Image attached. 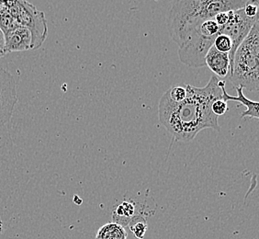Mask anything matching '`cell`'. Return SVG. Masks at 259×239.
Listing matches in <instances>:
<instances>
[{
	"mask_svg": "<svg viewBox=\"0 0 259 239\" xmlns=\"http://www.w3.org/2000/svg\"><path fill=\"white\" fill-rule=\"evenodd\" d=\"M219 78L212 75L204 88L186 86L187 96L180 102H175L164 93L158 106L161 124L179 142H190L202 130L220 132L218 116L212 112L211 105L216 100L223 99Z\"/></svg>",
	"mask_w": 259,
	"mask_h": 239,
	"instance_id": "6da1fadb",
	"label": "cell"
},
{
	"mask_svg": "<svg viewBox=\"0 0 259 239\" xmlns=\"http://www.w3.org/2000/svg\"><path fill=\"white\" fill-rule=\"evenodd\" d=\"M247 0H174L166 20L171 39L179 47L192 30L220 12L243 9Z\"/></svg>",
	"mask_w": 259,
	"mask_h": 239,
	"instance_id": "7a4b0ae2",
	"label": "cell"
},
{
	"mask_svg": "<svg viewBox=\"0 0 259 239\" xmlns=\"http://www.w3.org/2000/svg\"><path fill=\"white\" fill-rule=\"evenodd\" d=\"M17 26H24L31 32V50L44 45L48 27L45 12L37 10L27 0H0V29L6 31Z\"/></svg>",
	"mask_w": 259,
	"mask_h": 239,
	"instance_id": "3957f363",
	"label": "cell"
},
{
	"mask_svg": "<svg viewBox=\"0 0 259 239\" xmlns=\"http://www.w3.org/2000/svg\"><path fill=\"white\" fill-rule=\"evenodd\" d=\"M259 20L235 52L229 79L234 87L249 91L259 89Z\"/></svg>",
	"mask_w": 259,
	"mask_h": 239,
	"instance_id": "277c9868",
	"label": "cell"
},
{
	"mask_svg": "<svg viewBox=\"0 0 259 239\" xmlns=\"http://www.w3.org/2000/svg\"><path fill=\"white\" fill-rule=\"evenodd\" d=\"M222 27L217 24L214 18L206 20L191 31L183 45L179 47V56L184 65L193 68L203 67L205 57L215 38L220 34Z\"/></svg>",
	"mask_w": 259,
	"mask_h": 239,
	"instance_id": "5b68a950",
	"label": "cell"
},
{
	"mask_svg": "<svg viewBox=\"0 0 259 239\" xmlns=\"http://www.w3.org/2000/svg\"><path fill=\"white\" fill-rule=\"evenodd\" d=\"M229 19L227 23L222 27L221 32L223 34L227 35L232 41V49L230 51V72L233 67L234 56L237 48L242 44V42L246 38L250 30L253 28L258 17L250 18L245 15L244 9L228 11ZM230 74V73H229Z\"/></svg>",
	"mask_w": 259,
	"mask_h": 239,
	"instance_id": "8992f818",
	"label": "cell"
},
{
	"mask_svg": "<svg viewBox=\"0 0 259 239\" xmlns=\"http://www.w3.org/2000/svg\"><path fill=\"white\" fill-rule=\"evenodd\" d=\"M18 102L15 77L0 67V128L10 122Z\"/></svg>",
	"mask_w": 259,
	"mask_h": 239,
	"instance_id": "52a82bcc",
	"label": "cell"
},
{
	"mask_svg": "<svg viewBox=\"0 0 259 239\" xmlns=\"http://www.w3.org/2000/svg\"><path fill=\"white\" fill-rule=\"evenodd\" d=\"M4 35L5 48L8 54L13 52L31 50V32L24 26H17L15 28L6 31Z\"/></svg>",
	"mask_w": 259,
	"mask_h": 239,
	"instance_id": "ba28073f",
	"label": "cell"
},
{
	"mask_svg": "<svg viewBox=\"0 0 259 239\" xmlns=\"http://www.w3.org/2000/svg\"><path fill=\"white\" fill-rule=\"evenodd\" d=\"M221 90H222V94H223V100L225 101H236L239 102L242 105H244V107H246V110H244L242 112L241 117L245 118V117H250V118H254V119H258V107L259 104L257 101H253V100L247 99L244 94V88L243 87H234L235 90L238 93L237 97L234 96H230L225 90V81L224 80H219L218 83Z\"/></svg>",
	"mask_w": 259,
	"mask_h": 239,
	"instance_id": "9c48e42d",
	"label": "cell"
},
{
	"mask_svg": "<svg viewBox=\"0 0 259 239\" xmlns=\"http://www.w3.org/2000/svg\"><path fill=\"white\" fill-rule=\"evenodd\" d=\"M205 64L216 76L226 77L230 73V58L228 53H222L212 45L205 57Z\"/></svg>",
	"mask_w": 259,
	"mask_h": 239,
	"instance_id": "30bf717a",
	"label": "cell"
},
{
	"mask_svg": "<svg viewBox=\"0 0 259 239\" xmlns=\"http://www.w3.org/2000/svg\"><path fill=\"white\" fill-rule=\"evenodd\" d=\"M96 239H127V233L121 224L110 223L102 225L98 230Z\"/></svg>",
	"mask_w": 259,
	"mask_h": 239,
	"instance_id": "8fae6325",
	"label": "cell"
},
{
	"mask_svg": "<svg viewBox=\"0 0 259 239\" xmlns=\"http://www.w3.org/2000/svg\"><path fill=\"white\" fill-rule=\"evenodd\" d=\"M130 228L133 231L135 236L138 239L145 238V233L147 230V223L144 217L133 216L129 223Z\"/></svg>",
	"mask_w": 259,
	"mask_h": 239,
	"instance_id": "7c38bea8",
	"label": "cell"
},
{
	"mask_svg": "<svg viewBox=\"0 0 259 239\" xmlns=\"http://www.w3.org/2000/svg\"><path fill=\"white\" fill-rule=\"evenodd\" d=\"M213 46L222 53H228L232 49V41L227 35L220 33L215 38Z\"/></svg>",
	"mask_w": 259,
	"mask_h": 239,
	"instance_id": "4fadbf2b",
	"label": "cell"
},
{
	"mask_svg": "<svg viewBox=\"0 0 259 239\" xmlns=\"http://www.w3.org/2000/svg\"><path fill=\"white\" fill-rule=\"evenodd\" d=\"M135 205L129 202H123L121 205H119L116 209V214L120 217L129 218L131 219L135 214Z\"/></svg>",
	"mask_w": 259,
	"mask_h": 239,
	"instance_id": "5bb4252c",
	"label": "cell"
},
{
	"mask_svg": "<svg viewBox=\"0 0 259 239\" xmlns=\"http://www.w3.org/2000/svg\"><path fill=\"white\" fill-rule=\"evenodd\" d=\"M166 94L168 95L171 100L175 102H180L182 101L187 96V91L184 87H180V86H176L171 88L170 90L166 91Z\"/></svg>",
	"mask_w": 259,
	"mask_h": 239,
	"instance_id": "9a60e30c",
	"label": "cell"
},
{
	"mask_svg": "<svg viewBox=\"0 0 259 239\" xmlns=\"http://www.w3.org/2000/svg\"><path fill=\"white\" fill-rule=\"evenodd\" d=\"M211 110L216 116L225 114V112L228 110L227 101H225L223 99L215 100L211 105Z\"/></svg>",
	"mask_w": 259,
	"mask_h": 239,
	"instance_id": "2e32d148",
	"label": "cell"
},
{
	"mask_svg": "<svg viewBox=\"0 0 259 239\" xmlns=\"http://www.w3.org/2000/svg\"><path fill=\"white\" fill-rule=\"evenodd\" d=\"M228 19H229L228 12H220V13H218V14L214 17L215 21H216L217 24L221 26V27L225 26V24L227 23Z\"/></svg>",
	"mask_w": 259,
	"mask_h": 239,
	"instance_id": "e0dca14e",
	"label": "cell"
},
{
	"mask_svg": "<svg viewBox=\"0 0 259 239\" xmlns=\"http://www.w3.org/2000/svg\"><path fill=\"white\" fill-rule=\"evenodd\" d=\"M8 55L5 48V35L2 30L0 29V58L4 57Z\"/></svg>",
	"mask_w": 259,
	"mask_h": 239,
	"instance_id": "ac0fdd59",
	"label": "cell"
},
{
	"mask_svg": "<svg viewBox=\"0 0 259 239\" xmlns=\"http://www.w3.org/2000/svg\"><path fill=\"white\" fill-rule=\"evenodd\" d=\"M2 227H3V224H2V221H1V218H0V234L2 232Z\"/></svg>",
	"mask_w": 259,
	"mask_h": 239,
	"instance_id": "d6986e66",
	"label": "cell"
}]
</instances>
